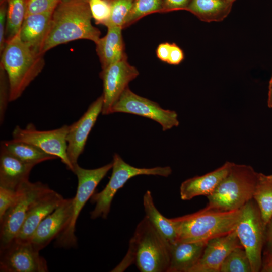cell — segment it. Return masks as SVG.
Instances as JSON below:
<instances>
[{"label": "cell", "mask_w": 272, "mask_h": 272, "mask_svg": "<svg viewBox=\"0 0 272 272\" xmlns=\"http://www.w3.org/2000/svg\"><path fill=\"white\" fill-rule=\"evenodd\" d=\"M64 199L61 194L51 189L42 195L31 208L15 239L30 241L39 224L53 212Z\"/></svg>", "instance_id": "cell-17"}, {"label": "cell", "mask_w": 272, "mask_h": 272, "mask_svg": "<svg viewBox=\"0 0 272 272\" xmlns=\"http://www.w3.org/2000/svg\"><path fill=\"white\" fill-rule=\"evenodd\" d=\"M0 271L2 272H46L47 261L30 241L14 239L1 248Z\"/></svg>", "instance_id": "cell-12"}, {"label": "cell", "mask_w": 272, "mask_h": 272, "mask_svg": "<svg viewBox=\"0 0 272 272\" xmlns=\"http://www.w3.org/2000/svg\"><path fill=\"white\" fill-rule=\"evenodd\" d=\"M73 198L64 199L62 203L39 224L30 242L40 251L53 240L56 239L64 229L70 217Z\"/></svg>", "instance_id": "cell-16"}, {"label": "cell", "mask_w": 272, "mask_h": 272, "mask_svg": "<svg viewBox=\"0 0 272 272\" xmlns=\"http://www.w3.org/2000/svg\"><path fill=\"white\" fill-rule=\"evenodd\" d=\"M263 250L272 255V217L266 225Z\"/></svg>", "instance_id": "cell-38"}, {"label": "cell", "mask_w": 272, "mask_h": 272, "mask_svg": "<svg viewBox=\"0 0 272 272\" xmlns=\"http://www.w3.org/2000/svg\"><path fill=\"white\" fill-rule=\"evenodd\" d=\"M35 165L26 163L1 146L0 186L17 190L25 182Z\"/></svg>", "instance_id": "cell-20"}, {"label": "cell", "mask_w": 272, "mask_h": 272, "mask_svg": "<svg viewBox=\"0 0 272 272\" xmlns=\"http://www.w3.org/2000/svg\"><path fill=\"white\" fill-rule=\"evenodd\" d=\"M7 7V0H0V54L3 52L6 45Z\"/></svg>", "instance_id": "cell-35"}, {"label": "cell", "mask_w": 272, "mask_h": 272, "mask_svg": "<svg viewBox=\"0 0 272 272\" xmlns=\"http://www.w3.org/2000/svg\"><path fill=\"white\" fill-rule=\"evenodd\" d=\"M116 112L130 113L151 119L159 123L163 131L179 124L175 111L163 109L157 103L135 94L128 87L112 108L111 114Z\"/></svg>", "instance_id": "cell-11"}, {"label": "cell", "mask_w": 272, "mask_h": 272, "mask_svg": "<svg viewBox=\"0 0 272 272\" xmlns=\"http://www.w3.org/2000/svg\"><path fill=\"white\" fill-rule=\"evenodd\" d=\"M219 272H252L249 259L242 246L230 252L222 262Z\"/></svg>", "instance_id": "cell-29"}, {"label": "cell", "mask_w": 272, "mask_h": 272, "mask_svg": "<svg viewBox=\"0 0 272 272\" xmlns=\"http://www.w3.org/2000/svg\"><path fill=\"white\" fill-rule=\"evenodd\" d=\"M260 271L272 272V255L267 252H263Z\"/></svg>", "instance_id": "cell-40"}, {"label": "cell", "mask_w": 272, "mask_h": 272, "mask_svg": "<svg viewBox=\"0 0 272 272\" xmlns=\"http://www.w3.org/2000/svg\"><path fill=\"white\" fill-rule=\"evenodd\" d=\"M18 189L17 199L0 220L1 248L15 239L31 208L51 189L41 182L32 183L28 180Z\"/></svg>", "instance_id": "cell-8"}, {"label": "cell", "mask_w": 272, "mask_h": 272, "mask_svg": "<svg viewBox=\"0 0 272 272\" xmlns=\"http://www.w3.org/2000/svg\"><path fill=\"white\" fill-rule=\"evenodd\" d=\"M1 146L23 162L34 165L57 158L33 145L13 139L2 141Z\"/></svg>", "instance_id": "cell-25"}, {"label": "cell", "mask_w": 272, "mask_h": 272, "mask_svg": "<svg viewBox=\"0 0 272 272\" xmlns=\"http://www.w3.org/2000/svg\"><path fill=\"white\" fill-rule=\"evenodd\" d=\"M92 18L96 24L106 26L111 13L108 0H88Z\"/></svg>", "instance_id": "cell-31"}, {"label": "cell", "mask_w": 272, "mask_h": 272, "mask_svg": "<svg viewBox=\"0 0 272 272\" xmlns=\"http://www.w3.org/2000/svg\"><path fill=\"white\" fill-rule=\"evenodd\" d=\"M163 12V0H133L123 29L130 26L146 15L154 13Z\"/></svg>", "instance_id": "cell-28"}, {"label": "cell", "mask_w": 272, "mask_h": 272, "mask_svg": "<svg viewBox=\"0 0 272 272\" xmlns=\"http://www.w3.org/2000/svg\"><path fill=\"white\" fill-rule=\"evenodd\" d=\"M112 167V162L92 169L83 168L78 164L74 167L73 172L78 179L77 191L75 197L73 198L70 217L64 229L56 239L55 246L63 248L75 247L77 246L76 224L80 212L87 201L94 193L98 184Z\"/></svg>", "instance_id": "cell-7"}, {"label": "cell", "mask_w": 272, "mask_h": 272, "mask_svg": "<svg viewBox=\"0 0 272 272\" xmlns=\"http://www.w3.org/2000/svg\"><path fill=\"white\" fill-rule=\"evenodd\" d=\"M10 102V87L7 74L0 65V122L4 120L8 102Z\"/></svg>", "instance_id": "cell-33"}, {"label": "cell", "mask_w": 272, "mask_h": 272, "mask_svg": "<svg viewBox=\"0 0 272 272\" xmlns=\"http://www.w3.org/2000/svg\"><path fill=\"white\" fill-rule=\"evenodd\" d=\"M267 105L269 108H272V76L269 83Z\"/></svg>", "instance_id": "cell-41"}, {"label": "cell", "mask_w": 272, "mask_h": 272, "mask_svg": "<svg viewBox=\"0 0 272 272\" xmlns=\"http://www.w3.org/2000/svg\"><path fill=\"white\" fill-rule=\"evenodd\" d=\"M241 209L230 211L203 208L195 213L171 218L177 230L176 242H207L235 230Z\"/></svg>", "instance_id": "cell-3"}, {"label": "cell", "mask_w": 272, "mask_h": 272, "mask_svg": "<svg viewBox=\"0 0 272 272\" xmlns=\"http://www.w3.org/2000/svg\"><path fill=\"white\" fill-rule=\"evenodd\" d=\"M18 194V189L15 190L0 186V220L14 204Z\"/></svg>", "instance_id": "cell-34"}, {"label": "cell", "mask_w": 272, "mask_h": 272, "mask_svg": "<svg viewBox=\"0 0 272 272\" xmlns=\"http://www.w3.org/2000/svg\"><path fill=\"white\" fill-rule=\"evenodd\" d=\"M253 199L266 226L272 217V175L258 173Z\"/></svg>", "instance_id": "cell-26"}, {"label": "cell", "mask_w": 272, "mask_h": 272, "mask_svg": "<svg viewBox=\"0 0 272 272\" xmlns=\"http://www.w3.org/2000/svg\"><path fill=\"white\" fill-rule=\"evenodd\" d=\"M60 1V0H26L25 16L32 14L53 13Z\"/></svg>", "instance_id": "cell-32"}, {"label": "cell", "mask_w": 272, "mask_h": 272, "mask_svg": "<svg viewBox=\"0 0 272 272\" xmlns=\"http://www.w3.org/2000/svg\"><path fill=\"white\" fill-rule=\"evenodd\" d=\"M171 44L166 42L159 45L156 50L158 58L163 62H167L170 51Z\"/></svg>", "instance_id": "cell-39"}, {"label": "cell", "mask_w": 272, "mask_h": 272, "mask_svg": "<svg viewBox=\"0 0 272 272\" xmlns=\"http://www.w3.org/2000/svg\"><path fill=\"white\" fill-rule=\"evenodd\" d=\"M139 74L137 68L128 62L127 56L102 70L100 76L103 86V115L111 114L113 106L129 83Z\"/></svg>", "instance_id": "cell-13"}, {"label": "cell", "mask_w": 272, "mask_h": 272, "mask_svg": "<svg viewBox=\"0 0 272 272\" xmlns=\"http://www.w3.org/2000/svg\"><path fill=\"white\" fill-rule=\"evenodd\" d=\"M7 24L6 43L17 35L20 30L26 13V0H7Z\"/></svg>", "instance_id": "cell-27"}, {"label": "cell", "mask_w": 272, "mask_h": 272, "mask_svg": "<svg viewBox=\"0 0 272 272\" xmlns=\"http://www.w3.org/2000/svg\"><path fill=\"white\" fill-rule=\"evenodd\" d=\"M266 226L255 201L252 199L241 208L235 230L249 259L252 272L260 270Z\"/></svg>", "instance_id": "cell-9"}, {"label": "cell", "mask_w": 272, "mask_h": 272, "mask_svg": "<svg viewBox=\"0 0 272 272\" xmlns=\"http://www.w3.org/2000/svg\"><path fill=\"white\" fill-rule=\"evenodd\" d=\"M108 1L110 5L111 13L106 26L120 27L123 29L133 0H108Z\"/></svg>", "instance_id": "cell-30"}, {"label": "cell", "mask_w": 272, "mask_h": 272, "mask_svg": "<svg viewBox=\"0 0 272 272\" xmlns=\"http://www.w3.org/2000/svg\"><path fill=\"white\" fill-rule=\"evenodd\" d=\"M45 65L43 55L32 51L20 39L19 34L6 43L1 54L0 65L9 80L10 102L18 99L38 76Z\"/></svg>", "instance_id": "cell-4"}, {"label": "cell", "mask_w": 272, "mask_h": 272, "mask_svg": "<svg viewBox=\"0 0 272 272\" xmlns=\"http://www.w3.org/2000/svg\"><path fill=\"white\" fill-rule=\"evenodd\" d=\"M226 1H227L229 2H230V3H232V4H233V3H234L236 0H226Z\"/></svg>", "instance_id": "cell-42"}, {"label": "cell", "mask_w": 272, "mask_h": 272, "mask_svg": "<svg viewBox=\"0 0 272 272\" xmlns=\"http://www.w3.org/2000/svg\"><path fill=\"white\" fill-rule=\"evenodd\" d=\"M232 5L226 0H191L186 11L203 22H220L230 14Z\"/></svg>", "instance_id": "cell-23"}, {"label": "cell", "mask_w": 272, "mask_h": 272, "mask_svg": "<svg viewBox=\"0 0 272 272\" xmlns=\"http://www.w3.org/2000/svg\"><path fill=\"white\" fill-rule=\"evenodd\" d=\"M184 57L182 50L175 43L171 44L169 58L167 63L172 65H178Z\"/></svg>", "instance_id": "cell-37"}, {"label": "cell", "mask_w": 272, "mask_h": 272, "mask_svg": "<svg viewBox=\"0 0 272 272\" xmlns=\"http://www.w3.org/2000/svg\"><path fill=\"white\" fill-rule=\"evenodd\" d=\"M258 172L250 165L233 162L229 173L207 196L208 209L230 211L241 209L253 199Z\"/></svg>", "instance_id": "cell-5"}, {"label": "cell", "mask_w": 272, "mask_h": 272, "mask_svg": "<svg viewBox=\"0 0 272 272\" xmlns=\"http://www.w3.org/2000/svg\"><path fill=\"white\" fill-rule=\"evenodd\" d=\"M145 216L170 244L176 242L177 230L171 218L164 216L156 207L151 192L147 190L143 196Z\"/></svg>", "instance_id": "cell-24"}, {"label": "cell", "mask_w": 272, "mask_h": 272, "mask_svg": "<svg viewBox=\"0 0 272 272\" xmlns=\"http://www.w3.org/2000/svg\"><path fill=\"white\" fill-rule=\"evenodd\" d=\"M88 0H60L53 12L42 53L60 44L79 39L96 43L101 32L91 22Z\"/></svg>", "instance_id": "cell-1"}, {"label": "cell", "mask_w": 272, "mask_h": 272, "mask_svg": "<svg viewBox=\"0 0 272 272\" xmlns=\"http://www.w3.org/2000/svg\"><path fill=\"white\" fill-rule=\"evenodd\" d=\"M170 243L145 216L130 240L127 252L111 271L122 272L135 264L141 272H167Z\"/></svg>", "instance_id": "cell-2"}, {"label": "cell", "mask_w": 272, "mask_h": 272, "mask_svg": "<svg viewBox=\"0 0 272 272\" xmlns=\"http://www.w3.org/2000/svg\"><path fill=\"white\" fill-rule=\"evenodd\" d=\"M69 125L49 130L36 129L33 123L28 124L25 127L16 126L12 132L13 140L33 145L46 153L60 159L66 168L74 171L67 154L66 136Z\"/></svg>", "instance_id": "cell-10"}, {"label": "cell", "mask_w": 272, "mask_h": 272, "mask_svg": "<svg viewBox=\"0 0 272 272\" xmlns=\"http://www.w3.org/2000/svg\"><path fill=\"white\" fill-rule=\"evenodd\" d=\"M191 0H163V12L187 10Z\"/></svg>", "instance_id": "cell-36"}, {"label": "cell", "mask_w": 272, "mask_h": 272, "mask_svg": "<svg viewBox=\"0 0 272 272\" xmlns=\"http://www.w3.org/2000/svg\"><path fill=\"white\" fill-rule=\"evenodd\" d=\"M233 162L226 161L215 170L201 176H196L184 181L180 187L181 199L189 200L193 198L212 194L229 172Z\"/></svg>", "instance_id": "cell-18"}, {"label": "cell", "mask_w": 272, "mask_h": 272, "mask_svg": "<svg viewBox=\"0 0 272 272\" xmlns=\"http://www.w3.org/2000/svg\"><path fill=\"white\" fill-rule=\"evenodd\" d=\"M52 12L32 14L25 16L19 35L21 41L38 54L42 48L47 34Z\"/></svg>", "instance_id": "cell-19"}, {"label": "cell", "mask_w": 272, "mask_h": 272, "mask_svg": "<svg viewBox=\"0 0 272 272\" xmlns=\"http://www.w3.org/2000/svg\"><path fill=\"white\" fill-rule=\"evenodd\" d=\"M103 103L102 95L90 105L79 120L69 125L66 136L67 154L74 169L78 164V160L84 151L88 135L102 112Z\"/></svg>", "instance_id": "cell-14"}, {"label": "cell", "mask_w": 272, "mask_h": 272, "mask_svg": "<svg viewBox=\"0 0 272 272\" xmlns=\"http://www.w3.org/2000/svg\"><path fill=\"white\" fill-rule=\"evenodd\" d=\"M242 246L236 230L209 240L202 255L190 272H219L227 255L237 247Z\"/></svg>", "instance_id": "cell-15"}, {"label": "cell", "mask_w": 272, "mask_h": 272, "mask_svg": "<svg viewBox=\"0 0 272 272\" xmlns=\"http://www.w3.org/2000/svg\"><path fill=\"white\" fill-rule=\"evenodd\" d=\"M120 27H107V32L95 43L96 50L101 64L102 69L127 56Z\"/></svg>", "instance_id": "cell-22"}, {"label": "cell", "mask_w": 272, "mask_h": 272, "mask_svg": "<svg viewBox=\"0 0 272 272\" xmlns=\"http://www.w3.org/2000/svg\"><path fill=\"white\" fill-rule=\"evenodd\" d=\"M207 242L170 243V263L167 272H190L199 260Z\"/></svg>", "instance_id": "cell-21"}, {"label": "cell", "mask_w": 272, "mask_h": 272, "mask_svg": "<svg viewBox=\"0 0 272 272\" xmlns=\"http://www.w3.org/2000/svg\"><path fill=\"white\" fill-rule=\"evenodd\" d=\"M112 162V171L108 183L102 190L94 193L91 197V202L95 204V208L90 213V218L92 219L107 218L115 194L131 178L140 175L167 177L172 171L169 166L150 168L135 167L126 163L117 153L114 154Z\"/></svg>", "instance_id": "cell-6"}]
</instances>
